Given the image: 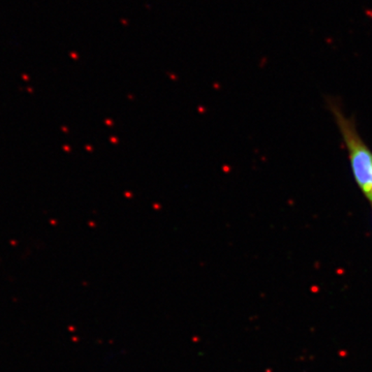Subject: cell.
<instances>
[{
    "instance_id": "cell-1",
    "label": "cell",
    "mask_w": 372,
    "mask_h": 372,
    "mask_svg": "<svg viewBox=\"0 0 372 372\" xmlns=\"http://www.w3.org/2000/svg\"><path fill=\"white\" fill-rule=\"evenodd\" d=\"M327 105L332 113L349 155L355 183L365 198L372 203V151L361 138L354 119L345 115L338 99H328Z\"/></svg>"
},
{
    "instance_id": "cell-2",
    "label": "cell",
    "mask_w": 372,
    "mask_h": 372,
    "mask_svg": "<svg viewBox=\"0 0 372 372\" xmlns=\"http://www.w3.org/2000/svg\"><path fill=\"white\" fill-rule=\"evenodd\" d=\"M371 206H372V203H371Z\"/></svg>"
}]
</instances>
